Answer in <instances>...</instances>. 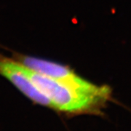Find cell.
<instances>
[{
  "label": "cell",
  "mask_w": 131,
  "mask_h": 131,
  "mask_svg": "<svg viewBox=\"0 0 131 131\" xmlns=\"http://www.w3.org/2000/svg\"><path fill=\"white\" fill-rule=\"evenodd\" d=\"M26 74L51 103L52 108L69 114H99L112 96L110 87L90 93L71 88L24 66Z\"/></svg>",
  "instance_id": "1"
},
{
  "label": "cell",
  "mask_w": 131,
  "mask_h": 131,
  "mask_svg": "<svg viewBox=\"0 0 131 131\" xmlns=\"http://www.w3.org/2000/svg\"><path fill=\"white\" fill-rule=\"evenodd\" d=\"M0 75L5 77L15 87L34 103L51 108V103L26 74L24 66L16 59L0 55Z\"/></svg>",
  "instance_id": "3"
},
{
  "label": "cell",
  "mask_w": 131,
  "mask_h": 131,
  "mask_svg": "<svg viewBox=\"0 0 131 131\" xmlns=\"http://www.w3.org/2000/svg\"><path fill=\"white\" fill-rule=\"evenodd\" d=\"M15 59L39 74L82 91L95 93L102 90L106 86L94 84L80 77L69 66L54 61L24 55H16Z\"/></svg>",
  "instance_id": "2"
}]
</instances>
